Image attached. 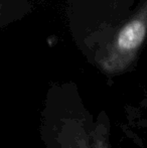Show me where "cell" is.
I'll return each mask as SVG.
<instances>
[{
    "label": "cell",
    "instance_id": "cell-1",
    "mask_svg": "<svg viewBox=\"0 0 147 148\" xmlns=\"http://www.w3.org/2000/svg\"><path fill=\"white\" fill-rule=\"evenodd\" d=\"M147 36V1L126 23L100 56L98 64L109 74L123 72L135 60Z\"/></svg>",
    "mask_w": 147,
    "mask_h": 148
},
{
    "label": "cell",
    "instance_id": "cell-2",
    "mask_svg": "<svg viewBox=\"0 0 147 148\" xmlns=\"http://www.w3.org/2000/svg\"><path fill=\"white\" fill-rule=\"evenodd\" d=\"M87 120H70L62 128L59 144L63 148H109L98 125L92 126Z\"/></svg>",
    "mask_w": 147,
    "mask_h": 148
},
{
    "label": "cell",
    "instance_id": "cell-3",
    "mask_svg": "<svg viewBox=\"0 0 147 148\" xmlns=\"http://www.w3.org/2000/svg\"><path fill=\"white\" fill-rule=\"evenodd\" d=\"M1 6H2V5L0 4V15H1Z\"/></svg>",
    "mask_w": 147,
    "mask_h": 148
}]
</instances>
